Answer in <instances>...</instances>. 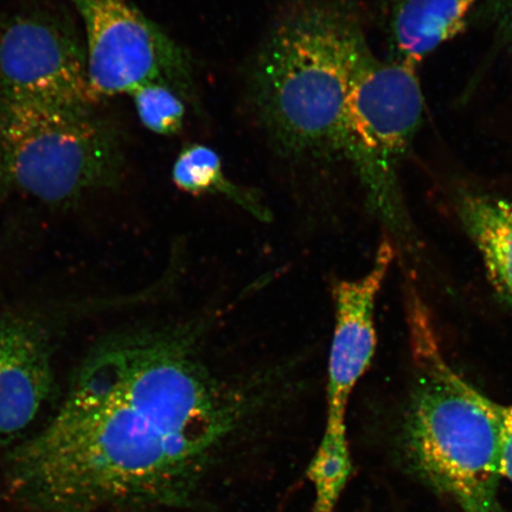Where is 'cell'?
Wrapping results in <instances>:
<instances>
[{
    "label": "cell",
    "instance_id": "13",
    "mask_svg": "<svg viewBox=\"0 0 512 512\" xmlns=\"http://www.w3.org/2000/svg\"><path fill=\"white\" fill-rule=\"evenodd\" d=\"M351 473L348 419L325 416L323 433L305 471L313 489L311 512H336Z\"/></svg>",
    "mask_w": 512,
    "mask_h": 512
},
{
    "label": "cell",
    "instance_id": "16",
    "mask_svg": "<svg viewBox=\"0 0 512 512\" xmlns=\"http://www.w3.org/2000/svg\"><path fill=\"white\" fill-rule=\"evenodd\" d=\"M504 422L503 472L504 479H508L512 484V405H504Z\"/></svg>",
    "mask_w": 512,
    "mask_h": 512
},
{
    "label": "cell",
    "instance_id": "8",
    "mask_svg": "<svg viewBox=\"0 0 512 512\" xmlns=\"http://www.w3.org/2000/svg\"><path fill=\"white\" fill-rule=\"evenodd\" d=\"M394 259V242L384 239L366 274L332 286L335 323L326 367L325 416L348 418L351 395L373 362L376 300Z\"/></svg>",
    "mask_w": 512,
    "mask_h": 512
},
{
    "label": "cell",
    "instance_id": "2",
    "mask_svg": "<svg viewBox=\"0 0 512 512\" xmlns=\"http://www.w3.org/2000/svg\"><path fill=\"white\" fill-rule=\"evenodd\" d=\"M413 386L409 450L420 475L462 512H504L501 488L504 405L467 382L447 362L427 307L408 300Z\"/></svg>",
    "mask_w": 512,
    "mask_h": 512
},
{
    "label": "cell",
    "instance_id": "14",
    "mask_svg": "<svg viewBox=\"0 0 512 512\" xmlns=\"http://www.w3.org/2000/svg\"><path fill=\"white\" fill-rule=\"evenodd\" d=\"M130 95L140 123L147 130L160 136H172L182 130L187 110L181 93L170 83L147 82Z\"/></svg>",
    "mask_w": 512,
    "mask_h": 512
},
{
    "label": "cell",
    "instance_id": "9",
    "mask_svg": "<svg viewBox=\"0 0 512 512\" xmlns=\"http://www.w3.org/2000/svg\"><path fill=\"white\" fill-rule=\"evenodd\" d=\"M53 387V364L43 332L23 320H0V441H11L27 430Z\"/></svg>",
    "mask_w": 512,
    "mask_h": 512
},
{
    "label": "cell",
    "instance_id": "5",
    "mask_svg": "<svg viewBox=\"0 0 512 512\" xmlns=\"http://www.w3.org/2000/svg\"><path fill=\"white\" fill-rule=\"evenodd\" d=\"M416 68L374 55L352 88L338 150L360 178L368 207L394 235L408 229L399 171L424 117Z\"/></svg>",
    "mask_w": 512,
    "mask_h": 512
},
{
    "label": "cell",
    "instance_id": "4",
    "mask_svg": "<svg viewBox=\"0 0 512 512\" xmlns=\"http://www.w3.org/2000/svg\"><path fill=\"white\" fill-rule=\"evenodd\" d=\"M120 136L94 106L0 99V197L63 206L113 189Z\"/></svg>",
    "mask_w": 512,
    "mask_h": 512
},
{
    "label": "cell",
    "instance_id": "7",
    "mask_svg": "<svg viewBox=\"0 0 512 512\" xmlns=\"http://www.w3.org/2000/svg\"><path fill=\"white\" fill-rule=\"evenodd\" d=\"M0 99L94 106L87 53L66 19L47 10L0 18Z\"/></svg>",
    "mask_w": 512,
    "mask_h": 512
},
{
    "label": "cell",
    "instance_id": "6",
    "mask_svg": "<svg viewBox=\"0 0 512 512\" xmlns=\"http://www.w3.org/2000/svg\"><path fill=\"white\" fill-rule=\"evenodd\" d=\"M85 25L87 72L96 99L131 94L147 82L181 92L189 79L181 49L131 0H70Z\"/></svg>",
    "mask_w": 512,
    "mask_h": 512
},
{
    "label": "cell",
    "instance_id": "15",
    "mask_svg": "<svg viewBox=\"0 0 512 512\" xmlns=\"http://www.w3.org/2000/svg\"><path fill=\"white\" fill-rule=\"evenodd\" d=\"M484 10L498 43H512V0H485Z\"/></svg>",
    "mask_w": 512,
    "mask_h": 512
},
{
    "label": "cell",
    "instance_id": "3",
    "mask_svg": "<svg viewBox=\"0 0 512 512\" xmlns=\"http://www.w3.org/2000/svg\"><path fill=\"white\" fill-rule=\"evenodd\" d=\"M371 50L332 6H304L278 24L254 72V96L275 142L294 155L337 152L345 110Z\"/></svg>",
    "mask_w": 512,
    "mask_h": 512
},
{
    "label": "cell",
    "instance_id": "12",
    "mask_svg": "<svg viewBox=\"0 0 512 512\" xmlns=\"http://www.w3.org/2000/svg\"><path fill=\"white\" fill-rule=\"evenodd\" d=\"M172 182L192 196L219 195L261 222H270L271 210L253 190L230 181L223 169L222 159L206 145L185 147L172 166Z\"/></svg>",
    "mask_w": 512,
    "mask_h": 512
},
{
    "label": "cell",
    "instance_id": "11",
    "mask_svg": "<svg viewBox=\"0 0 512 512\" xmlns=\"http://www.w3.org/2000/svg\"><path fill=\"white\" fill-rule=\"evenodd\" d=\"M457 213L482 256L491 286L512 306V201L465 191L457 198Z\"/></svg>",
    "mask_w": 512,
    "mask_h": 512
},
{
    "label": "cell",
    "instance_id": "10",
    "mask_svg": "<svg viewBox=\"0 0 512 512\" xmlns=\"http://www.w3.org/2000/svg\"><path fill=\"white\" fill-rule=\"evenodd\" d=\"M477 0H398L392 24L394 59L418 67L465 28Z\"/></svg>",
    "mask_w": 512,
    "mask_h": 512
},
{
    "label": "cell",
    "instance_id": "1",
    "mask_svg": "<svg viewBox=\"0 0 512 512\" xmlns=\"http://www.w3.org/2000/svg\"><path fill=\"white\" fill-rule=\"evenodd\" d=\"M208 330L181 319L96 344L54 419L12 453V494L49 512L209 508L287 394L271 366L221 368Z\"/></svg>",
    "mask_w": 512,
    "mask_h": 512
}]
</instances>
